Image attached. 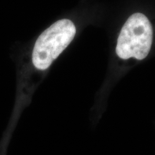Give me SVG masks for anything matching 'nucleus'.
I'll use <instances>...</instances> for the list:
<instances>
[{"mask_svg":"<svg viewBox=\"0 0 155 155\" xmlns=\"http://www.w3.org/2000/svg\"><path fill=\"white\" fill-rule=\"evenodd\" d=\"M76 28L72 21L58 20L46 29L37 39L32 53L35 68L47 70L72 42Z\"/></svg>","mask_w":155,"mask_h":155,"instance_id":"1","label":"nucleus"},{"mask_svg":"<svg viewBox=\"0 0 155 155\" xmlns=\"http://www.w3.org/2000/svg\"><path fill=\"white\" fill-rule=\"evenodd\" d=\"M153 40V30L148 18L141 13L129 17L124 25L116 45L117 55L123 60L134 58L144 59L150 53Z\"/></svg>","mask_w":155,"mask_h":155,"instance_id":"2","label":"nucleus"}]
</instances>
